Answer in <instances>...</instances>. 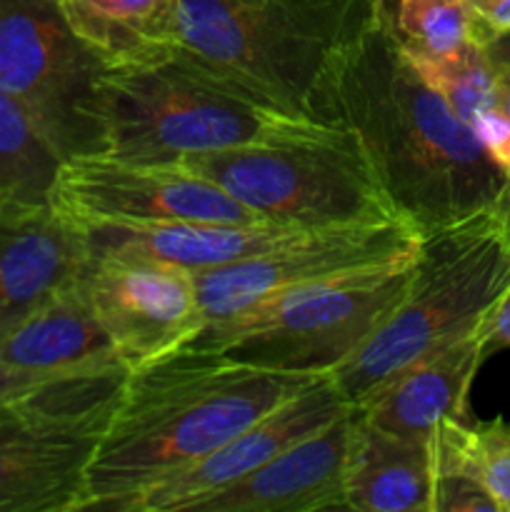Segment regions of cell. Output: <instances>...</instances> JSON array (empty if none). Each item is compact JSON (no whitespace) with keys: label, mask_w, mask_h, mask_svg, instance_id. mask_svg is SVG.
Wrapping results in <instances>:
<instances>
[{"label":"cell","mask_w":510,"mask_h":512,"mask_svg":"<svg viewBox=\"0 0 510 512\" xmlns=\"http://www.w3.org/2000/svg\"><path fill=\"white\" fill-rule=\"evenodd\" d=\"M413 65L465 125L498 108V65L480 40H470L445 58L413 60Z\"/></svg>","instance_id":"cell-22"},{"label":"cell","mask_w":510,"mask_h":512,"mask_svg":"<svg viewBox=\"0 0 510 512\" xmlns=\"http://www.w3.org/2000/svg\"><path fill=\"white\" fill-rule=\"evenodd\" d=\"M418 240L420 235L400 220L300 230L258 258L193 273L200 310L205 323L238 318L275 293L408 258Z\"/></svg>","instance_id":"cell-11"},{"label":"cell","mask_w":510,"mask_h":512,"mask_svg":"<svg viewBox=\"0 0 510 512\" xmlns=\"http://www.w3.org/2000/svg\"><path fill=\"white\" fill-rule=\"evenodd\" d=\"M470 130L475 133L478 143L483 145L485 153L490 155L498 168H503L510 175V118L500 108H490L480 113L470 123Z\"/></svg>","instance_id":"cell-25"},{"label":"cell","mask_w":510,"mask_h":512,"mask_svg":"<svg viewBox=\"0 0 510 512\" xmlns=\"http://www.w3.org/2000/svg\"><path fill=\"white\" fill-rule=\"evenodd\" d=\"M318 118L355 133L395 215L420 238L500 203L508 190L510 175L420 78L385 5L325 78Z\"/></svg>","instance_id":"cell-1"},{"label":"cell","mask_w":510,"mask_h":512,"mask_svg":"<svg viewBox=\"0 0 510 512\" xmlns=\"http://www.w3.org/2000/svg\"><path fill=\"white\" fill-rule=\"evenodd\" d=\"M385 0H180L178 48L263 103L318 118L340 55Z\"/></svg>","instance_id":"cell-3"},{"label":"cell","mask_w":510,"mask_h":512,"mask_svg":"<svg viewBox=\"0 0 510 512\" xmlns=\"http://www.w3.org/2000/svg\"><path fill=\"white\" fill-rule=\"evenodd\" d=\"M98 115L103 153L155 165L255 143L305 123L245 93L178 45L153 58L105 65Z\"/></svg>","instance_id":"cell-5"},{"label":"cell","mask_w":510,"mask_h":512,"mask_svg":"<svg viewBox=\"0 0 510 512\" xmlns=\"http://www.w3.org/2000/svg\"><path fill=\"white\" fill-rule=\"evenodd\" d=\"M173 165L218 185L268 223L288 228L400 220L363 145L343 125L305 120L285 133L188 155Z\"/></svg>","instance_id":"cell-6"},{"label":"cell","mask_w":510,"mask_h":512,"mask_svg":"<svg viewBox=\"0 0 510 512\" xmlns=\"http://www.w3.org/2000/svg\"><path fill=\"white\" fill-rule=\"evenodd\" d=\"M503 198H505V203L510 205V183H508V190H505V195H503Z\"/></svg>","instance_id":"cell-31"},{"label":"cell","mask_w":510,"mask_h":512,"mask_svg":"<svg viewBox=\"0 0 510 512\" xmlns=\"http://www.w3.org/2000/svg\"><path fill=\"white\" fill-rule=\"evenodd\" d=\"M350 413L298 440L188 512H315L345 508Z\"/></svg>","instance_id":"cell-15"},{"label":"cell","mask_w":510,"mask_h":512,"mask_svg":"<svg viewBox=\"0 0 510 512\" xmlns=\"http://www.w3.org/2000/svg\"><path fill=\"white\" fill-rule=\"evenodd\" d=\"M78 283L128 368L183 348L205 323L193 270L180 265L90 253Z\"/></svg>","instance_id":"cell-12"},{"label":"cell","mask_w":510,"mask_h":512,"mask_svg":"<svg viewBox=\"0 0 510 512\" xmlns=\"http://www.w3.org/2000/svg\"><path fill=\"white\" fill-rule=\"evenodd\" d=\"M50 205L80 228L165 223H268L225 190L180 165L135 163L108 153L65 158Z\"/></svg>","instance_id":"cell-10"},{"label":"cell","mask_w":510,"mask_h":512,"mask_svg":"<svg viewBox=\"0 0 510 512\" xmlns=\"http://www.w3.org/2000/svg\"><path fill=\"white\" fill-rule=\"evenodd\" d=\"M413 258L415 253L275 293L238 318L205 323L183 348L215 350L280 373L330 375L403 300Z\"/></svg>","instance_id":"cell-7"},{"label":"cell","mask_w":510,"mask_h":512,"mask_svg":"<svg viewBox=\"0 0 510 512\" xmlns=\"http://www.w3.org/2000/svg\"><path fill=\"white\" fill-rule=\"evenodd\" d=\"M0 360L43 375L123 363L78 280L0 335Z\"/></svg>","instance_id":"cell-18"},{"label":"cell","mask_w":510,"mask_h":512,"mask_svg":"<svg viewBox=\"0 0 510 512\" xmlns=\"http://www.w3.org/2000/svg\"><path fill=\"white\" fill-rule=\"evenodd\" d=\"M63 163L38 120L0 90V203H50Z\"/></svg>","instance_id":"cell-20"},{"label":"cell","mask_w":510,"mask_h":512,"mask_svg":"<svg viewBox=\"0 0 510 512\" xmlns=\"http://www.w3.org/2000/svg\"><path fill=\"white\" fill-rule=\"evenodd\" d=\"M128 370L118 363L58 375L0 408V512L80 508L85 473Z\"/></svg>","instance_id":"cell-8"},{"label":"cell","mask_w":510,"mask_h":512,"mask_svg":"<svg viewBox=\"0 0 510 512\" xmlns=\"http://www.w3.org/2000/svg\"><path fill=\"white\" fill-rule=\"evenodd\" d=\"M510 283L505 198L418 240L408 290L383 325L330 373L360 405L425 355L480 328Z\"/></svg>","instance_id":"cell-4"},{"label":"cell","mask_w":510,"mask_h":512,"mask_svg":"<svg viewBox=\"0 0 510 512\" xmlns=\"http://www.w3.org/2000/svg\"><path fill=\"white\" fill-rule=\"evenodd\" d=\"M430 500V440L390 433L353 408L345 455L348 510L430 512Z\"/></svg>","instance_id":"cell-17"},{"label":"cell","mask_w":510,"mask_h":512,"mask_svg":"<svg viewBox=\"0 0 510 512\" xmlns=\"http://www.w3.org/2000/svg\"><path fill=\"white\" fill-rule=\"evenodd\" d=\"M483 45L485 50H488L490 58H493L495 65H500V68H510V28L488 35V38L483 40Z\"/></svg>","instance_id":"cell-29"},{"label":"cell","mask_w":510,"mask_h":512,"mask_svg":"<svg viewBox=\"0 0 510 512\" xmlns=\"http://www.w3.org/2000/svg\"><path fill=\"white\" fill-rule=\"evenodd\" d=\"M88 260V235L55 205L0 203V335L73 285Z\"/></svg>","instance_id":"cell-14"},{"label":"cell","mask_w":510,"mask_h":512,"mask_svg":"<svg viewBox=\"0 0 510 512\" xmlns=\"http://www.w3.org/2000/svg\"><path fill=\"white\" fill-rule=\"evenodd\" d=\"M53 378H58V375L30 373V370L13 368V365L0 360V408H8V405H15L20 403V400L28 398V395L38 393V390L43 388L45 383H50Z\"/></svg>","instance_id":"cell-27"},{"label":"cell","mask_w":510,"mask_h":512,"mask_svg":"<svg viewBox=\"0 0 510 512\" xmlns=\"http://www.w3.org/2000/svg\"><path fill=\"white\" fill-rule=\"evenodd\" d=\"M353 405L343 398L330 375H320L300 393L280 403L263 418L178 473L155 480L115 512H188L198 500L245 478L298 440L318 433Z\"/></svg>","instance_id":"cell-13"},{"label":"cell","mask_w":510,"mask_h":512,"mask_svg":"<svg viewBox=\"0 0 510 512\" xmlns=\"http://www.w3.org/2000/svg\"><path fill=\"white\" fill-rule=\"evenodd\" d=\"M318 378L255 368L195 348L135 365L88 465L78 510L115 512L155 480L218 450Z\"/></svg>","instance_id":"cell-2"},{"label":"cell","mask_w":510,"mask_h":512,"mask_svg":"<svg viewBox=\"0 0 510 512\" xmlns=\"http://www.w3.org/2000/svg\"><path fill=\"white\" fill-rule=\"evenodd\" d=\"M480 25V43L488 35L510 28V0H470Z\"/></svg>","instance_id":"cell-28"},{"label":"cell","mask_w":510,"mask_h":512,"mask_svg":"<svg viewBox=\"0 0 510 512\" xmlns=\"http://www.w3.org/2000/svg\"><path fill=\"white\" fill-rule=\"evenodd\" d=\"M468 435L485 490L498 512H510V423L503 418L470 423Z\"/></svg>","instance_id":"cell-24"},{"label":"cell","mask_w":510,"mask_h":512,"mask_svg":"<svg viewBox=\"0 0 510 512\" xmlns=\"http://www.w3.org/2000/svg\"><path fill=\"white\" fill-rule=\"evenodd\" d=\"M70 30L105 65L153 58L178 45L180 0H58Z\"/></svg>","instance_id":"cell-19"},{"label":"cell","mask_w":510,"mask_h":512,"mask_svg":"<svg viewBox=\"0 0 510 512\" xmlns=\"http://www.w3.org/2000/svg\"><path fill=\"white\" fill-rule=\"evenodd\" d=\"M498 108L510 118V68L498 65Z\"/></svg>","instance_id":"cell-30"},{"label":"cell","mask_w":510,"mask_h":512,"mask_svg":"<svg viewBox=\"0 0 510 512\" xmlns=\"http://www.w3.org/2000/svg\"><path fill=\"white\" fill-rule=\"evenodd\" d=\"M385 18L405 55L435 60L480 40L470 0H385Z\"/></svg>","instance_id":"cell-21"},{"label":"cell","mask_w":510,"mask_h":512,"mask_svg":"<svg viewBox=\"0 0 510 512\" xmlns=\"http://www.w3.org/2000/svg\"><path fill=\"white\" fill-rule=\"evenodd\" d=\"M468 433L470 423L443 420L430 435V460H433L430 512H498L480 480Z\"/></svg>","instance_id":"cell-23"},{"label":"cell","mask_w":510,"mask_h":512,"mask_svg":"<svg viewBox=\"0 0 510 512\" xmlns=\"http://www.w3.org/2000/svg\"><path fill=\"white\" fill-rule=\"evenodd\" d=\"M480 343H483L485 358L510 348V283L480 323Z\"/></svg>","instance_id":"cell-26"},{"label":"cell","mask_w":510,"mask_h":512,"mask_svg":"<svg viewBox=\"0 0 510 512\" xmlns=\"http://www.w3.org/2000/svg\"><path fill=\"white\" fill-rule=\"evenodd\" d=\"M483 360L478 328L420 358L355 410L390 433L430 440L443 420L470 423V385Z\"/></svg>","instance_id":"cell-16"},{"label":"cell","mask_w":510,"mask_h":512,"mask_svg":"<svg viewBox=\"0 0 510 512\" xmlns=\"http://www.w3.org/2000/svg\"><path fill=\"white\" fill-rule=\"evenodd\" d=\"M103 68L70 30L58 0H0V90L38 120L65 158L103 153Z\"/></svg>","instance_id":"cell-9"}]
</instances>
